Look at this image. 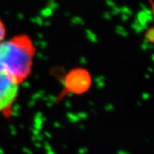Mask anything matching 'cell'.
Wrapping results in <instances>:
<instances>
[{"mask_svg": "<svg viewBox=\"0 0 154 154\" xmlns=\"http://www.w3.org/2000/svg\"><path fill=\"white\" fill-rule=\"evenodd\" d=\"M35 47L26 35H16L0 43V72L21 83L31 75Z\"/></svg>", "mask_w": 154, "mask_h": 154, "instance_id": "obj_1", "label": "cell"}, {"mask_svg": "<svg viewBox=\"0 0 154 154\" xmlns=\"http://www.w3.org/2000/svg\"><path fill=\"white\" fill-rule=\"evenodd\" d=\"M19 83L0 72V114L10 116L19 93Z\"/></svg>", "mask_w": 154, "mask_h": 154, "instance_id": "obj_2", "label": "cell"}, {"mask_svg": "<svg viewBox=\"0 0 154 154\" xmlns=\"http://www.w3.org/2000/svg\"><path fill=\"white\" fill-rule=\"evenodd\" d=\"M87 77H89L88 75H86L85 72H83L82 74L79 73V71L77 72L76 73H72L70 76L71 79L68 81V83L70 84L69 87H72V91H78L79 89H81L82 91H84V90L88 87L87 84H89V80H87L86 78Z\"/></svg>", "mask_w": 154, "mask_h": 154, "instance_id": "obj_3", "label": "cell"}, {"mask_svg": "<svg viewBox=\"0 0 154 154\" xmlns=\"http://www.w3.org/2000/svg\"><path fill=\"white\" fill-rule=\"evenodd\" d=\"M6 26H5L4 23L2 20V19L0 18V43L2 40H4V38L6 36Z\"/></svg>", "mask_w": 154, "mask_h": 154, "instance_id": "obj_4", "label": "cell"}]
</instances>
